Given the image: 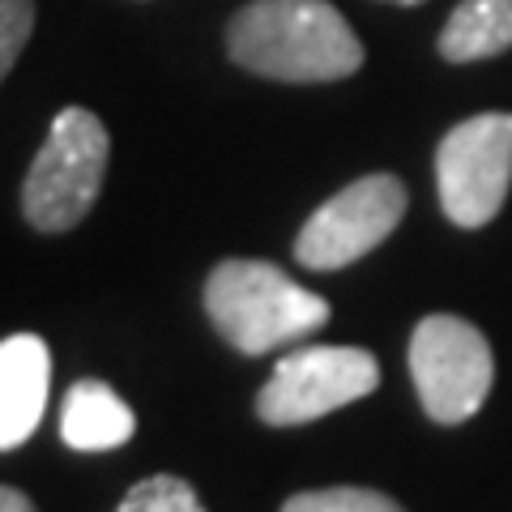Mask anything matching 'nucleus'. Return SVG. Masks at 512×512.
Instances as JSON below:
<instances>
[{"label":"nucleus","instance_id":"1","mask_svg":"<svg viewBox=\"0 0 512 512\" xmlns=\"http://www.w3.org/2000/svg\"><path fill=\"white\" fill-rule=\"evenodd\" d=\"M239 69L269 82H342L363 69V43L329 0H252L227 26Z\"/></svg>","mask_w":512,"mask_h":512},{"label":"nucleus","instance_id":"2","mask_svg":"<svg viewBox=\"0 0 512 512\" xmlns=\"http://www.w3.org/2000/svg\"><path fill=\"white\" fill-rule=\"evenodd\" d=\"M205 312L239 355H269L325 325L329 299L299 286L278 265L235 256L214 265L205 282Z\"/></svg>","mask_w":512,"mask_h":512},{"label":"nucleus","instance_id":"3","mask_svg":"<svg viewBox=\"0 0 512 512\" xmlns=\"http://www.w3.org/2000/svg\"><path fill=\"white\" fill-rule=\"evenodd\" d=\"M107 154L111 137L103 120L86 107H64L22 184V214L30 227L47 235L73 231L99 201Z\"/></svg>","mask_w":512,"mask_h":512},{"label":"nucleus","instance_id":"4","mask_svg":"<svg viewBox=\"0 0 512 512\" xmlns=\"http://www.w3.org/2000/svg\"><path fill=\"white\" fill-rule=\"evenodd\" d=\"M436 188L448 222L487 227L512 188V111H483L448 128L436 150Z\"/></svg>","mask_w":512,"mask_h":512},{"label":"nucleus","instance_id":"5","mask_svg":"<svg viewBox=\"0 0 512 512\" xmlns=\"http://www.w3.org/2000/svg\"><path fill=\"white\" fill-rule=\"evenodd\" d=\"M410 376L436 423L453 427L483 410L495 359L487 338L461 316H423L410 338Z\"/></svg>","mask_w":512,"mask_h":512},{"label":"nucleus","instance_id":"6","mask_svg":"<svg viewBox=\"0 0 512 512\" xmlns=\"http://www.w3.org/2000/svg\"><path fill=\"white\" fill-rule=\"evenodd\" d=\"M380 384L376 355L359 346H303L278 359L274 376L256 393V414L269 427H303L359 402Z\"/></svg>","mask_w":512,"mask_h":512},{"label":"nucleus","instance_id":"7","mask_svg":"<svg viewBox=\"0 0 512 512\" xmlns=\"http://www.w3.org/2000/svg\"><path fill=\"white\" fill-rule=\"evenodd\" d=\"M406 218V184L397 175H363L346 184L338 197H329L320 210L303 222L295 239V261L316 274L346 269L359 256L380 248Z\"/></svg>","mask_w":512,"mask_h":512},{"label":"nucleus","instance_id":"8","mask_svg":"<svg viewBox=\"0 0 512 512\" xmlns=\"http://www.w3.org/2000/svg\"><path fill=\"white\" fill-rule=\"evenodd\" d=\"M52 389V355L35 333H13L0 342V453L26 444L43 419Z\"/></svg>","mask_w":512,"mask_h":512},{"label":"nucleus","instance_id":"9","mask_svg":"<svg viewBox=\"0 0 512 512\" xmlns=\"http://www.w3.org/2000/svg\"><path fill=\"white\" fill-rule=\"evenodd\" d=\"M133 410L103 380H77L60 406V436L77 453H111L133 440Z\"/></svg>","mask_w":512,"mask_h":512},{"label":"nucleus","instance_id":"10","mask_svg":"<svg viewBox=\"0 0 512 512\" xmlns=\"http://www.w3.org/2000/svg\"><path fill=\"white\" fill-rule=\"evenodd\" d=\"M512 47V0H461L440 30V56L453 64L487 60Z\"/></svg>","mask_w":512,"mask_h":512},{"label":"nucleus","instance_id":"11","mask_svg":"<svg viewBox=\"0 0 512 512\" xmlns=\"http://www.w3.org/2000/svg\"><path fill=\"white\" fill-rule=\"evenodd\" d=\"M282 512H406L393 495L372 487H325V491H299L282 504Z\"/></svg>","mask_w":512,"mask_h":512},{"label":"nucleus","instance_id":"12","mask_svg":"<svg viewBox=\"0 0 512 512\" xmlns=\"http://www.w3.org/2000/svg\"><path fill=\"white\" fill-rule=\"evenodd\" d=\"M116 512H205V508L184 478L154 474V478H141V483L120 500Z\"/></svg>","mask_w":512,"mask_h":512},{"label":"nucleus","instance_id":"13","mask_svg":"<svg viewBox=\"0 0 512 512\" xmlns=\"http://www.w3.org/2000/svg\"><path fill=\"white\" fill-rule=\"evenodd\" d=\"M30 30H35V0H0V82L18 64Z\"/></svg>","mask_w":512,"mask_h":512},{"label":"nucleus","instance_id":"14","mask_svg":"<svg viewBox=\"0 0 512 512\" xmlns=\"http://www.w3.org/2000/svg\"><path fill=\"white\" fill-rule=\"evenodd\" d=\"M0 512H35V504H30L22 491H13V487H0Z\"/></svg>","mask_w":512,"mask_h":512},{"label":"nucleus","instance_id":"15","mask_svg":"<svg viewBox=\"0 0 512 512\" xmlns=\"http://www.w3.org/2000/svg\"><path fill=\"white\" fill-rule=\"evenodd\" d=\"M384 5H423V0H384Z\"/></svg>","mask_w":512,"mask_h":512}]
</instances>
